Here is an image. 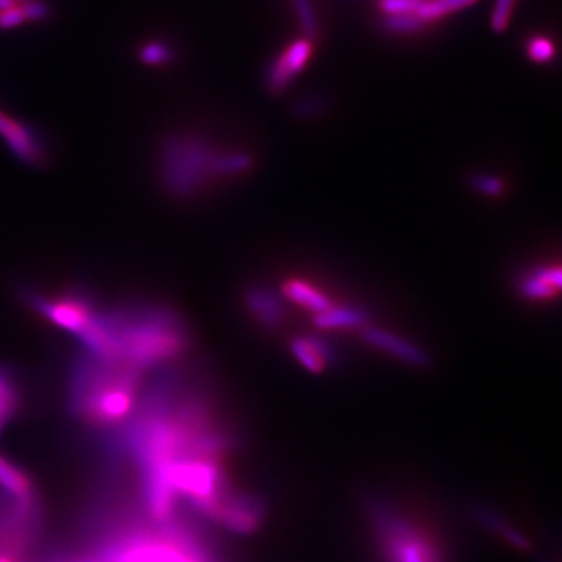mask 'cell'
<instances>
[{
  "label": "cell",
  "instance_id": "cell-1",
  "mask_svg": "<svg viewBox=\"0 0 562 562\" xmlns=\"http://www.w3.org/2000/svg\"><path fill=\"white\" fill-rule=\"evenodd\" d=\"M81 350L145 375L182 363L193 337L185 317L158 300H125L102 306L77 337Z\"/></svg>",
  "mask_w": 562,
  "mask_h": 562
},
{
  "label": "cell",
  "instance_id": "cell-2",
  "mask_svg": "<svg viewBox=\"0 0 562 562\" xmlns=\"http://www.w3.org/2000/svg\"><path fill=\"white\" fill-rule=\"evenodd\" d=\"M143 376L127 366L81 352L70 370V402L94 422H122L133 411Z\"/></svg>",
  "mask_w": 562,
  "mask_h": 562
},
{
  "label": "cell",
  "instance_id": "cell-3",
  "mask_svg": "<svg viewBox=\"0 0 562 562\" xmlns=\"http://www.w3.org/2000/svg\"><path fill=\"white\" fill-rule=\"evenodd\" d=\"M367 515L381 562H447L438 535L412 513L372 498Z\"/></svg>",
  "mask_w": 562,
  "mask_h": 562
},
{
  "label": "cell",
  "instance_id": "cell-4",
  "mask_svg": "<svg viewBox=\"0 0 562 562\" xmlns=\"http://www.w3.org/2000/svg\"><path fill=\"white\" fill-rule=\"evenodd\" d=\"M219 152L194 134L174 133L164 136L158 158L161 186L171 197L189 200L200 196L216 177V160Z\"/></svg>",
  "mask_w": 562,
  "mask_h": 562
},
{
  "label": "cell",
  "instance_id": "cell-5",
  "mask_svg": "<svg viewBox=\"0 0 562 562\" xmlns=\"http://www.w3.org/2000/svg\"><path fill=\"white\" fill-rule=\"evenodd\" d=\"M366 343L374 348L396 358L400 363L423 369L429 365V356L418 344L408 341L405 337L398 336L397 333L389 332L380 327H365L363 332Z\"/></svg>",
  "mask_w": 562,
  "mask_h": 562
},
{
  "label": "cell",
  "instance_id": "cell-6",
  "mask_svg": "<svg viewBox=\"0 0 562 562\" xmlns=\"http://www.w3.org/2000/svg\"><path fill=\"white\" fill-rule=\"evenodd\" d=\"M0 134L16 158L37 166L44 160V149L37 134L28 127L0 112Z\"/></svg>",
  "mask_w": 562,
  "mask_h": 562
},
{
  "label": "cell",
  "instance_id": "cell-7",
  "mask_svg": "<svg viewBox=\"0 0 562 562\" xmlns=\"http://www.w3.org/2000/svg\"><path fill=\"white\" fill-rule=\"evenodd\" d=\"M310 55V41L300 39V41L291 44L290 48L284 50V54L277 59V63L272 66V69L269 72V88L275 92L283 91L295 75L305 68Z\"/></svg>",
  "mask_w": 562,
  "mask_h": 562
},
{
  "label": "cell",
  "instance_id": "cell-8",
  "mask_svg": "<svg viewBox=\"0 0 562 562\" xmlns=\"http://www.w3.org/2000/svg\"><path fill=\"white\" fill-rule=\"evenodd\" d=\"M561 290V269L557 266H541L522 277L520 294L528 300H548Z\"/></svg>",
  "mask_w": 562,
  "mask_h": 562
},
{
  "label": "cell",
  "instance_id": "cell-9",
  "mask_svg": "<svg viewBox=\"0 0 562 562\" xmlns=\"http://www.w3.org/2000/svg\"><path fill=\"white\" fill-rule=\"evenodd\" d=\"M246 305L262 327H279L283 321V302L268 288H250L247 291Z\"/></svg>",
  "mask_w": 562,
  "mask_h": 562
},
{
  "label": "cell",
  "instance_id": "cell-10",
  "mask_svg": "<svg viewBox=\"0 0 562 562\" xmlns=\"http://www.w3.org/2000/svg\"><path fill=\"white\" fill-rule=\"evenodd\" d=\"M291 352L313 374H321L332 363V348L321 337H295L291 341Z\"/></svg>",
  "mask_w": 562,
  "mask_h": 562
},
{
  "label": "cell",
  "instance_id": "cell-11",
  "mask_svg": "<svg viewBox=\"0 0 562 562\" xmlns=\"http://www.w3.org/2000/svg\"><path fill=\"white\" fill-rule=\"evenodd\" d=\"M283 294L290 302L310 311L314 316L333 306L332 300L328 299L327 295L303 280L288 281L284 284Z\"/></svg>",
  "mask_w": 562,
  "mask_h": 562
},
{
  "label": "cell",
  "instance_id": "cell-12",
  "mask_svg": "<svg viewBox=\"0 0 562 562\" xmlns=\"http://www.w3.org/2000/svg\"><path fill=\"white\" fill-rule=\"evenodd\" d=\"M317 327L325 330H348L367 327V317L363 310L355 306H330L314 316Z\"/></svg>",
  "mask_w": 562,
  "mask_h": 562
},
{
  "label": "cell",
  "instance_id": "cell-13",
  "mask_svg": "<svg viewBox=\"0 0 562 562\" xmlns=\"http://www.w3.org/2000/svg\"><path fill=\"white\" fill-rule=\"evenodd\" d=\"M112 562V561H111ZM114 562H200L171 546H143L121 553Z\"/></svg>",
  "mask_w": 562,
  "mask_h": 562
},
{
  "label": "cell",
  "instance_id": "cell-14",
  "mask_svg": "<svg viewBox=\"0 0 562 562\" xmlns=\"http://www.w3.org/2000/svg\"><path fill=\"white\" fill-rule=\"evenodd\" d=\"M473 4H477V0H423L422 5L418 10V16L423 22L434 21Z\"/></svg>",
  "mask_w": 562,
  "mask_h": 562
},
{
  "label": "cell",
  "instance_id": "cell-15",
  "mask_svg": "<svg viewBox=\"0 0 562 562\" xmlns=\"http://www.w3.org/2000/svg\"><path fill=\"white\" fill-rule=\"evenodd\" d=\"M0 487L11 497L24 498L28 493L27 478L0 456Z\"/></svg>",
  "mask_w": 562,
  "mask_h": 562
},
{
  "label": "cell",
  "instance_id": "cell-16",
  "mask_svg": "<svg viewBox=\"0 0 562 562\" xmlns=\"http://www.w3.org/2000/svg\"><path fill=\"white\" fill-rule=\"evenodd\" d=\"M17 402L16 387L8 370L0 367V414L10 418Z\"/></svg>",
  "mask_w": 562,
  "mask_h": 562
},
{
  "label": "cell",
  "instance_id": "cell-17",
  "mask_svg": "<svg viewBox=\"0 0 562 562\" xmlns=\"http://www.w3.org/2000/svg\"><path fill=\"white\" fill-rule=\"evenodd\" d=\"M385 24L392 32L409 33L422 28L423 21L418 15H387Z\"/></svg>",
  "mask_w": 562,
  "mask_h": 562
},
{
  "label": "cell",
  "instance_id": "cell-18",
  "mask_svg": "<svg viewBox=\"0 0 562 562\" xmlns=\"http://www.w3.org/2000/svg\"><path fill=\"white\" fill-rule=\"evenodd\" d=\"M472 186L478 193L487 197H497L504 193V182L495 175H487V174H477L472 178Z\"/></svg>",
  "mask_w": 562,
  "mask_h": 562
},
{
  "label": "cell",
  "instance_id": "cell-19",
  "mask_svg": "<svg viewBox=\"0 0 562 562\" xmlns=\"http://www.w3.org/2000/svg\"><path fill=\"white\" fill-rule=\"evenodd\" d=\"M140 57L145 65H163L171 59L172 50L166 44L152 43L143 48Z\"/></svg>",
  "mask_w": 562,
  "mask_h": 562
},
{
  "label": "cell",
  "instance_id": "cell-20",
  "mask_svg": "<svg viewBox=\"0 0 562 562\" xmlns=\"http://www.w3.org/2000/svg\"><path fill=\"white\" fill-rule=\"evenodd\" d=\"M528 55L535 63H546L555 57V46L546 37H535L528 44Z\"/></svg>",
  "mask_w": 562,
  "mask_h": 562
},
{
  "label": "cell",
  "instance_id": "cell-21",
  "mask_svg": "<svg viewBox=\"0 0 562 562\" xmlns=\"http://www.w3.org/2000/svg\"><path fill=\"white\" fill-rule=\"evenodd\" d=\"M423 0H381V10L386 15H418Z\"/></svg>",
  "mask_w": 562,
  "mask_h": 562
},
{
  "label": "cell",
  "instance_id": "cell-22",
  "mask_svg": "<svg viewBox=\"0 0 562 562\" xmlns=\"http://www.w3.org/2000/svg\"><path fill=\"white\" fill-rule=\"evenodd\" d=\"M292 2H294L295 10H297V15H299L303 32L308 37H314L317 32V22L310 0H292Z\"/></svg>",
  "mask_w": 562,
  "mask_h": 562
},
{
  "label": "cell",
  "instance_id": "cell-23",
  "mask_svg": "<svg viewBox=\"0 0 562 562\" xmlns=\"http://www.w3.org/2000/svg\"><path fill=\"white\" fill-rule=\"evenodd\" d=\"M513 6H514V0H497L495 2L493 21H491L495 32H504V28L508 27L509 16H511Z\"/></svg>",
  "mask_w": 562,
  "mask_h": 562
},
{
  "label": "cell",
  "instance_id": "cell-24",
  "mask_svg": "<svg viewBox=\"0 0 562 562\" xmlns=\"http://www.w3.org/2000/svg\"><path fill=\"white\" fill-rule=\"evenodd\" d=\"M26 21L22 6H10L5 10L0 11V27L10 28L16 27L19 24Z\"/></svg>",
  "mask_w": 562,
  "mask_h": 562
},
{
  "label": "cell",
  "instance_id": "cell-25",
  "mask_svg": "<svg viewBox=\"0 0 562 562\" xmlns=\"http://www.w3.org/2000/svg\"><path fill=\"white\" fill-rule=\"evenodd\" d=\"M24 11V16L30 21H41L44 17L48 16V6L44 2H37V0H28L26 2V5L22 6Z\"/></svg>",
  "mask_w": 562,
  "mask_h": 562
},
{
  "label": "cell",
  "instance_id": "cell-26",
  "mask_svg": "<svg viewBox=\"0 0 562 562\" xmlns=\"http://www.w3.org/2000/svg\"><path fill=\"white\" fill-rule=\"evenodd\" d=\"M13 5H15V0H0V11L10 8Z\"/></svg>",
  "mask_w": 562,
  "mask_h": 562
},
{
  "label": "cell",
  "instance_id": "cell-27",
  "mask_svg": "<svg viewBox=\"0 0 562 562\" xmlns=\"http://www.w3.org/2000/svg\"><path fill=\"white\" fill-rule=\"evenodd\" d=\"M22 2H28V0H22Z\"/></svg>",
  "mask_w": 562,
  "mask_h": 562
},
{
  "label": "cell",
  "instance_id": "cell-28",
  "mask_svg": "<svg viewBox=\"0 0 562 562\" xmlns=\"http://www.w3.org/2000/svg\"><path fill=\"white\" fill-rule=\"evenodd\" d=\"M0 562H4V561H0Z\"/></svg>",
  "mask_w": 562,
  "mask_h": 562
}]
</instances>
